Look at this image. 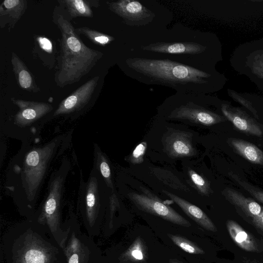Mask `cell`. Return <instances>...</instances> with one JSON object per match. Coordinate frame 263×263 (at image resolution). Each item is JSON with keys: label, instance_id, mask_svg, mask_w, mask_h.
<instances>
[{"label": "cell", "instance_id": "6da1fadb", "mask_svg": "<svg viewBox=\"0 0 263 263\" xmlns=\"http://www.w3.org/2000/svg\"><path fill=\"white\" fill-rule=\"evenodd\" d=\"M70 134L59 135L47 142L40 138L22 142L6 172L5 188L20 213L31 218L40 193L55 159L70 143Z\"/></svg>", "mask_w": 263, "mask_h": 263}, {"label": "cell", "instance_id": "7a4b0ae2", "mask_svg": "<svg viewBox=\"0 0 263 263\" xmlns=\"http://www.w3.org/2000/svg\"><path fill=\"white\" fill-rule=\"evenodd\" d=\"M5 263H67L62 247L44 224L27 219L3 235Z\"/></svg>", "mask_w": 263, "mask_h": 263}, {"label": "cell", "instance_id": "3957f363", "mask_svg": "<svg viewBox=\"0 0 263 263\" xmlns=\"http://www.w3.org/2000/svg\"><path fill=\"white\" fill-rule=\"evenodd\" d=\"M53 22L61 35L54 79L57 86L63 88L80 81L96 66L103 53L84 43L58 6L53 11Z\"/></svg>", "mask_w": 263, "mask_h": 263}, {"label": "cell", "instance_id": "277c9868", "mask_svg": "<svg viewBox=\"0 0 263 263\" xmlns=\"http://www.w3.org/2000/svg\"><path fill=\"white\" fill-rule=\"evenodd\" d=\"M127 73L146 84H159L178 92L201 94L211 77L201 70L168 60L134 58L125 61Z\"/></svg>", "mask_w": 263, "mask_h": 263}, {"label": "cell", "instance_id": "5b68a950", "mask_svg": "<svg viewBox=\"0 0 263 263\" xmlns=\"http://www.w3.org/2000/svg\"><path fill=\"white\" fill-rule=\"evenodd\" d=\"M70 168V160L64 157L60 166L50 174L45 198L31 218L47 226L60 246L67 229V219L62 221V204L66 179Z\"/></svg>", "mask_w": 263, "mask_h": 263}, {"label": "cell", "instance_id": "8992f818", "mask_svg": "<svg viewBox=\"0 0 263 263\" xmlns=\"http://www.w3.org/2000/svg\"><path fill=\"white\" fill-rule=\"evenodd\" d=\"M10 101L18 109L7 120L1 122V133L22 142L40 138V132L48 121L45 118L54 111L53 106L46 102L14 97H11Z\"/></svg>", "mask_w": 263, "mask_h": 263}, {"label": "cell", "instance_id": "52a82bcc", "mask_svg": "<svg viewBox=\"0 0 263 263\" xmlns=\"http://www.w3.org/2000/svg\"><path fill=\"white\" fill-rule=\"evenodd\" d=\"M106 186L102 177L93 167L86 181L81 178L78 209L90 236L97 235L103 213L104 189Z\"/></svg>", "mask_w": 263, "mask_h": 263}, {"label": "cell", "instance_id": "ba28073f", "mask_svg": "<svg viewBox=\"0 0 263 263\" xmlns=\"http://www.w3.org/2000/svg\"><path fill=\"white\" fill-rule=\"evenodd\" d=\"M61 247L67 263H97V246L89 236L81 232L73 213L68 217L66 235Z\"/></svg>", "mask_w": 263, "mask_h": 263}, {"label": "cell", "instance_id": "9c48e42d", "mask_svg": "<svg viewBox=\"0 0 263 263\" xmlns=\"http://www.w3.org/2000/svg\"><path fill=\"white\" fill-rule=\"evenodd\" d=\"M140 189L142 194L131 192L127 194L138 209L176 225L184 227L191 226L189 221L164 203L156 195L144 187L140 186Z\"/></svg>", "mask_w": 263, "mask_h": 263}, {"label": "cell", "instance_id": "30bf717a", "mask_svg": "<svg viewBox=\"0 0 263 263\" xmlns=\"http://www.w3.org/2000/svg\"><path fill=\"white\" fill-rule=\"evenodd\" d=\"M100 76L89 80L63 99L53 112L52 117H74L88 104L98 84Z\"/></svg>", "mask_w": 263, "mask_h": 263}, {"label": "cell", "instance_id": "8fae6325", "mask_svg": "<svg viewBox=\"0 0 263 263\" xmlns=\"http://www.w3.org/2000/svg\"><path fill=\"white\" fill-rule=\"evenodd\" d=\"M108 9L123 20L129 26L148 24L154 19L155 14L136 1L120 0L107 2Z\"/></svg>", "mask_w": 263, "mask_h": 263}, {"label": "cell", "instance_id": "7c38bea8", "mask_svg": "<svg viewBox=\"0 0 263 263\" xmlns=\"http://www.w3.org/2000/svg\"><path fill=\"white\" fill-rule=\"evenodd\" d=\"M170 119L185 120L191 122L205 126H211L227 119L223 116L215 114L193 101L176 107L168 116Z\"/></svg>", "mask_w": 263, "mask_h": 263}, {"label": "cell", "instance_id": "4fadbf2b", "mask_svg": "<svg viewBox=\"0 0 263 263\" xmlns=\"http://www.w3.org/2000/svg\"><path fill=\"white\" fill-rule=\"evenodd\" d=\"M191 133L172 130L163 138L164 151L173 158L195 156L196 151L193 145Z\"/></svg>", "mask_w": 263, "mask_h": 263}, {"label": "cell", "instance_id": "5bb4252c", "mask_svg": "<svg viewBox=\"0 0 263 263\" xmlns=\"http://www.w3.org/2000/svg\"><path fill=\"white\" fill-rule=\"evenodd\" d=\"M221 111L225 118L239 130L257 137L263 135V125L240 108L223 104Z\"/></svg>", "mask_w": 263, "mask_h": 263}, {"label": "cell", "instance_id": "9a60e30c", "mask_svg": "<svg viewBox=\"0 0 263 263\" xmlns=\"http://www.w3.org/2000/svg\"><path fill=\"white\" fill-rule=\"evenodd\" d=\"M33 39L32 54L48 69L55 68L58 55L55 42L47 36L39 34L34 35Z\"/></svg>", "mask_w": 263, "mask_h": 263}, {"label": "cell", "instance_id": "2e32d148", "mask_svg": "<svg viewBox=\"0 0 263 263\" xmlns=\"http://www.w3.org/2000/svg\"><path fill=\"white\" fill-rule=\"evenodd\" d=\"M222 194L242 218L256 215L263 209L254 199L245 197L236 190L226 187L222 191Z\"/></svg>", "mask_w": 263, "mask_h": 263}, {"label": "cell", "instance_id": "e0dca14e", "mask_svg": "<svg viewBox=\"0 0 263 263\" xmlns=\"http://www.w3.org/2000/svg\"><path fill=\"white\" fill-rule=\"evenodd\" d=\"M162 192L200 227L206 230L213 232L217 231L216 226L212 220L199 208L168 191L162 190Z\"/></svg>", "mask_w": 263, "mask_h": 263}, {"label": "cell", "instance_id": "ac0fdd59", "mask_svg": "<svg viewBox=\"0 0 263 263\" xmlns=\"http://www.w3.org/2000/svg\"><path fill=\"white\" fill-rule=\"evenodd\" d=\"M27 8L26 0H5L0 5V27L12 30Z\"/></svg>", "mask_w": 263, "mask_h": 263}, {"label": "cell", "instance_id": "d6986e66", "mask_svg": "<svg viewBox=\"0 0 263 263\" xmlns=\"http://www.w3.org/2000/svg\"><path fill=\"white\" fill-rule=\"evenodd\" d=\"M58 3L64 16L70 21L78 17H93L92 8L100 5L98 0H58Z\"/></svg>", "mask_w": 263, "mask_h": 263}, {"label": "cell", "instance_id": "ffe728a7", "mask_svg": "<svg viewBox=\"0 0 263 263\" xmlns=\"http://www.w3.org/2000/svg\"><path fill=\"white\" fill-rule=\"evenodd\" d=\"M144 50L162 53L199 54L203 52L206 47L194 42H159L142 46Z\"/></svg>", "mask_w": 263, "mask_h": 263}, {"label": "cell", "instance_id": "44dd1931", "mask_svg": "<svg viewBox=\"0 0 263 263\" xmlns=\"http://www.w3.org/2000/svg\"><path fill=\"white\" fill-rule=\"evenodd\" d=\"M11 63L16 83L20 88L24 90L34 93L41 90L36 84L33 74L25 63L13 51L11 53Z\"/></svg>", "mask_w": 263, "mask_h": 263}, {"label": "cell", "instance_id": "7402d4cb", "mask_svg": "<svg viewBox=\"0 0 263 263\" xmlns=\"http://www.w3.org/2000/svg\"><path fill=\"white\" fill-rule=\"evenodd\" d=\"M226 226L232 239L240 248L247 252H260V248L255 238L235 221L228 220Z\"/></svg>", "mask_w": 263, "mask_h": 263}, {"label": "cell", "instance_id": "603a6c76", "mask_svg": "<svg viewBox=\"0 0 263 263\" xmlns=\"http://www.w3.org/2000/svg\"><path fill=\"white\" fill-rule=\"evenodd\" d=\"M227 142L234 151L251 163L263 165V152L246 140L230 138Z\"/></svg>", "mask_w": 263, "mask_h": 263}, {"label": "cell", "instance_id": "cb8c5ba5", "mask_svg": "<svg viewBox=\"0 0 263 263\" xmlns=\"http://www.w3.org/2000/svg\"><path fill=\"white\" fill-rule=\"evenodd\" d=\"M102 177L108 187L114 192L111 166L106 155L96 143L93 144V166Z\"/></svg>", "mask_w": 263, "mask_h": 263}, {"label": "cell", "instance_id": "d4e9b609", "mask_svg": "<svg viewBox=\"0 0 263 263\" xmlns=\"http://www.w3.org/2000/svg\"><path fill=\"white\" fill-rule=\"evenodd\" d=\"M147 251L145 244L140 236H138L131 245L119 257L122 262L138 263L146 261Z\"/></svg>", "mask_w": 263, "mask_h": 263}, {"label": "cell", "instance_id": "484cf974", "mask_svg": "<svg viewBox=\"0 0 263 263\" xmlns=\"http://www.w3.org/2000/svg\"><path fill=\"white\" fill-rule=\"evenodd\" d=\"M74 30L79 35H83L93 44L100 46L107 45L115 40L111 36L87 27L75 28Z\"/></svg>", "mask_w": 263, "mask_h": 263}, {"label": "cell", "instance_id": "4316f807", "mask_svg": "<svg viewBox=\"0 0 263 263\" xmlns=\"http://www.w3.org/2000/svg\"><path fill=\"white\" fill-rule=\"evenodd\" d=\"M172 241L184 252L194 255H203L204 250L194 242L186 238L173 234H167Z\"/></svg>", "mask_w": 263, "mask_h": 263}, {"label": "cell", "instance_id": "83f0119b", "mask_svg": "<svg viewBox=\"0 0 263 263\" xmlns=\"http://www.w3.org/2000/svg\"><path fill=\"white\" fill-rule=\"evenodd\" d=\"M188 174L191 182L199 193L204 196H209L212 191L210 183L192 169L189 170Z\"/></svg>", "mask_w": 263, "mask_h": 263}, {"label": "cell", "instance_id": "f1b7e54d", "mask_svg": "<svg viewBox=\"0 0 263 263\" xmlns=\"http://www.w3.org/2000/svg\"><path fill=\"white\" fill-rule=\"evenodd\" d=\"M229 175L235 182L239 184L247 191L256 200L263 204V191L243 180L237 174L232 172L229 173Z\"/></svg>", "mask_w": 263, "mask_h": 263}, {"label": "cell", "instance_id": "f546056e", "mask_svg": "<svg viewBox=\"0 0 263 263\" xmlns=\"http://www.w3.org/2000/svg\"><path fill=\"white\" fill-rule=\"evenodd\" d=\"M147 143L142 142L138 144L127 158L128 161L134 164H140L143 162V157L146 152Z\"/></svg>", "mask_w": 263, "mask_h": 263}, {"label": "cell", "instance_id": "4dcf8cb0", "mask_svg": "<svg viewBox=\"0 0 263 263\" xmlns=\"http://www.w3.org/2000/svg\"><path fill=\"white\" fill-rule=\"evenodd\" d=\"M233 97L235 98V99L237 100L238 102H239L240 104H241L243 106H245L248 110H249L255 116V118H256L257 119H259V116L257 114V111L253 107L250 102H248L247 100H244L243 98L238 97V96H236V97Z\"/></svg>", "mask_w": 263, "mask_h": 263}, {"label": "cell", "instance_id": "1f68e13d", "mask_svg": "<svg viewBox=\"0 0 263 263\" xmlns=\"http://www.w3.org/2000/svg\"><path fill=\"white\" fill-rule=\"evenodd\" d=\"M169 263H183L181 261L174 258H171L169 260Z\"/></svg>", "mask_w": 263, "mask_h": 263}, {"label": "cell", "instance_id": "d6a6232c", "mask_svg": "<svg viewBox=\"0 0 263 263\" xmlns=\"http://www.w3.org/2000/svg\"><path fill=\"white\" fill-rule=\"evenodd\" d=\"M245 263H262L256 260H248Z\"/></svg>", "mask_w": 263, "mask_h": 263}]
</instances>
